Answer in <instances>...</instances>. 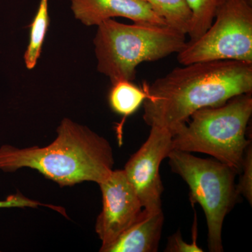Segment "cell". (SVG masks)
<instances>
[{
  "mask_svg": "<svg viewBox=\"0 0 252 252\" xmlns=\"http://www.w3.org/2000/svg\"><path fill=\"white\" fill-rule=\"evenodd\" d=\"M102 192V210L96 220L95 231L103 252L140 217L143 207L124 170H113L98 184Z\"/></svg>",
  "mask_w": 252,
  "mask_h": 252,
  "instance_id": "8",
  "label": "cell"
},
{
  "mask_svg": "<svg viewBox=\"0 0 252 252\" xmlns=\"http://www.w3.org/2000/svg\"><path fill=\"white\" fill-rule=\"evenodd\" d=\"M167 158L172 171L189 185L192 203H198L205 212L209 250L212 252H223V220L240 195L235 184L238 173L219 160L201 158L189 152L173 149Z\"/></svg>",
  "mask_w": 252,
  "mask_h": 252,
  "instance_id": "5",
  "label": "cell"
},
{
  "mask_svg": "<svg viewBox=\"0 0 252 252\" xmlns=\"http://www.w3.org/2000/svg\"><path fill=\"white\" fill-rule=\"evenodd\" d=\"M172 148V134L166 128L151 127L147 141L126 164L124 172L144 210L161 211L163 191L160 165Z\"/></svg>",
  "mask_w": 252,
  "mask_h": 252,
  "instance_id": "7",
  "label": "cell"
},
{
  "mask_svg": "<svg viewBox=\"0 0 252 252\" xmlns=\"http://www.w3.org/2000/svg\"><path fill=\"white\" fill-rule=\"evenodd\" d=\"M164 215L162 211L143 210L135 223L103 252H156L158 249Z\"/></svg>",
  "mask_w": 252,
  "mask_h": 252,
  "instance_id": "10",
  "label": "cell"
},
{
  "mask_svg": "<svg viewBox=\"0 0 252 252\" xmlns=\"http://www.w3.org/2000/svg\"><path fill=\"white\" fill-rule=\"evenodd\" d=\"M243 175L240 182L236 186L239 195H242L248 200L250 205L252 203V149L248 146L245 151V157L242 166Z\"/></svg>",
  "mask_w": 252,
  "mask_h": 252,
  "instance_id": "15",
  "label": "cell"
},
{
  "mask_svg": "<svg viewBox=\"0 0 252 252\" xmlns=\"http://www.w3.org/2000/svg\"><path fill=\"white\" fill-rule=\"evenodd\" d=\"M49 26V0H40L39 8L31 26L30 40L24 55L28 69L35 67L40 57L43 43Z\"/></svg>",
  "mask_w": 252,
  "mask_h": 252,
  "instance_id": "12",
  "label": "cell"
},
{
  "mask_svg": "<svg viewBox=\"0 0 252 252\" xmlns=\"http://www.w3.org/2000/svg\"><path fill=\"white\" fill-rule=\"evenodd\" d=\"M74 17L86 26L124 17L134 23L167 25L143 0H70Z\"/></svg>",
  "mask_w": 252,
  "mask_h": 252,
  "instance_id": "9",
  "label": "cell"
},
{
  "mask_svg": "<svg viewBox=\"0 0 252 252\" xmlns=\"http://www.w3.org/2000/svg\"><path fill=\"white\" fill-rule=\"evenodd\" d=\"M170 27L188 34L191 13L186 0H143Z\"/></svg>",
  "mask_w": 252,
  "mask_h": 252,
  "instance_id": "13",
  "label": "cell"
},
{
  "mask_svg": "<svg viewBox=\"0 0 252 252\" xmlns=\"http://www.w3.org/2000/svg\"><path fill=\"white\" fill-rule=\"evenodd\" d=\"M252 114V93L235 96L220 107L198 109L172 135V148L208 154L240 174L250 143L246 130Z\"/></svg>",
  "mask_w": 252,
  "mask_h": 252,
  "instance_id": "4",
  "label": "cell"
},
{
  "mask_svg": "<svg viewBox=\"0 0 252 252\" xmlns=\"http://www.w3.org/2000/svg\"><path fill=\"white\" fill-rule=\"evenodd\" d=\"M215 18L203 35L187 41L177 54L178 62L182 65L215 61L252 63V4L226 0Z\"/></svg>",
  "mask_w": 252,
  "mask_h": 252,
  "instance_id": "6",
  "label": "cell"
},
{
  "mask_svg": "<svg viewBox=\"0 0 252 252\" xmlns=\"http://www.w3.org/2000/svg\"><path fill=\"white\" fill-rule=\"evenodd\" d=\"M186 36L168 25L106 20L97 26L94 39L97 71L112 84L133 81L139 64L178 54L187 44Z\"/></svg>",
  "mask_w": 252,
  "mask_h": 252,
  "instance_id": "3",
  "label": "cell"
},
{
  "mask_svg": "<svg viewBox=\"0 0 252 252\" xmlns=\"http://www.w3.org/2000/svg\"><path fill=\"white\" fill-rule=\"evenodd\" d=\"M183 66L143 86V119L150 127L173 135L198 109L220 107L252 92V63L215 61Z\"/></svg>",
  "mask_w": 252,
  "mask_h": 252,
  "instance_id": "1",
  "label": "cell"
},
{
  "mask_svg": "<svg viewBox=\"0 0 252 252\" xmlns=\"http://www.w3.org/2000/svg\"><path fill=\"white\" fill-rule=\"evenodd\" d=\"M114 154L108 141L69 119H64L57 137L46 147H0V170L34 169L61 187L84 182L99 184L112 173Z\"/></svg>",
  "mask_w": 252,
  "mask_h": 252,
  "instance_id": "2",
  "label": "cell"
},
{
  "mask_svg": "<svg viewBox=\"0 0 252 252\" xmlns=\"http://www.w3.org/2000/svg\"><path fill=\"white\" fill-rule=\"evenodd\" d=\"M109 104L114 112L126 118L137 112L147 98V94L130 81H119L112 84Z\"/></svg>",
  "mask_w": 252,
  "mask_h": 252,
  "instance_id": "11",
  "label": "cell"
},
{
  "mask_svg": "<svg viewBox=\"0 0 252 252\" xmlns=\"http://www.w3.org/2000/svg\"><path fill=\"white\" fill-rule=\"evenodd\" d=\"M46 206L57 210V207L54 205H45L32 200L24 196L22 193H18L10 195L4 200H0V208H9V207H37Z\"/></svg>",
  "mask_w": 252,
  "mask_h": 252,
  "instance_id": "17",
  "label": "cell"
},
{
  "mask_svg": "<svg viewBox=\"0 0 252 252\" xmlns=\"http://www.w3.org/2000/svg\"><path fill=\"white\" fill-rule=\"evenodd\" d=\"M194 238L191 243H187L182 238L180 231H177L168 239V243L165 252H203V250L199 248L196 243L197 228L196 219H195L193 228Z\"/></svg>",
  "mask_w": 252,
  "mask_h": 252,
  "instance_id": "16",
  "label": "cell"
},
{
  "mask_svg": "<svg viewBox=\"0 0 252 252\" xmlns=\"http://www.w3.org/2000/svg\"><path fill=\"white\" fill-rule=\"evenodd\" d=\"M247 1H248L250 4H252V0H246Z\"/></svg>",
  "mask_w": 252,
  "mask_h": 252,
  "instance_id": "18",
  "label": "cell"
},
{
  "mask_svg": "<svg viewBox=\"0 0 252 252\" xmlns=\"http://www.w3.org/2000/svg\"><path fill=\"white\" fill-rule=\"evenodd\" d=\"M226 0H186L190 13L191 22L188 35L193 41L203 35L213 23L219 9Z\"/></svg>",
  "mask_w": 252,
  "mask_h": 252,
  "instance_id": "14",
  "label": "cell"
}]
</instances>
